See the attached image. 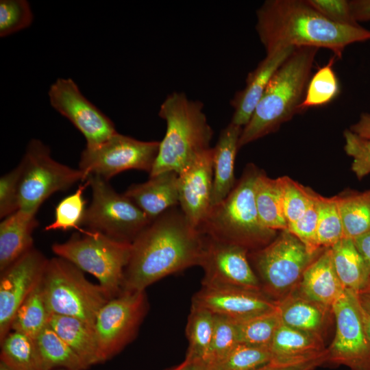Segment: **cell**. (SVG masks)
<instances>
[{
	"label": "cell",
	"mask_w": 370,
	"mask_h": 370,
	"mask_svg": "<svg viewBox=\"0 0 370 370\" xmlns=\"http://www.w3.org/2000/svg\"><path fill=\"white\" fill-rule=\"evenodd\" d=\"M320 14L329 21L343 25L358 26L354 18L349 1L346 0H307Z\"/></svg>",
	"instance_id": "obj_45"
},
{
	"label": "cell",
	"mask_w": 370,
	"mask_h": 370,
	"mask_svg": "<svg viewBox=\"0 0 370 370\" xmlns=\"http://www.w3.org/2000/svg\"><path fill=\"white\" fill-rule=\"evenodd\" d=\"M332 310L336 320V332L327 348V362L344 365L351 370H370V341L357 293L345 289Z\"/></svg>",
	"instance_id": "obj_13"
},
{
	"label": "cell",
	"mask_w": 370,
	"mask_h": 370,
	"mask_svg": "<svg viewBox=\"0 0 370 370\" xmlns=\"http://www.w3.org/2000/svg\"><path fill=\"white\" fill-rule=\"evenodd\" d=\"M319 254H310L286 230L248 256L264 284V291L280 299L297 287L304 271Z\"/></svg>",
	"instance_id": "obj_10"
},
{
	"label": "cell",
	"mask_w": 370,
	"mask_h": 370,
	"mask_svg": "<svg viewBox=\"0 0 370 370\" xmlns=\"http://www.w3.org/2000/svg\"><path fill=\"white\" fill-rule=\"evenodd\" d=\"M235 322L239 343L267 347H270L282 323L278 307L274 310Z\"/></svg>",
	"instance_id": "obj_35"
},
{
	"label": "cell",
	"mask_w": 370,
	"mask_h": 370,
	"mask_svg": "<svg viewBox=\"0 0 370 370\" xmlns=\"http://www.w3.org/2000/svg\"><path fill=\"white\" fill-rule=\"evenodd\" d=\"M256 29L266 53L285 47H313L341 58L347 46L370 39L360 25L334 23L307 0H267L256 11Z\"/></svg>",
	"instance_id": "obj_2"
},
{
	"label": "cell",
	"mask_w": 370,
	"mask_h": 370,
	"mask_svg": "<svg viewBox=\"0 0 370 370\" xmlns=\"http://www.w3.org/2000/svg\"><path fill=\"white\" fill-rule=\"evenodd\" d=\"M33 20L29 3L25 0L0 1V36L5 37L29 26Z\"/></svg>",
	"instance_id": "obj_41"
},
{
	"label": "cell",
	"mask_w": 370,
	"mask_h": 370,
	"mask_svg": "<svg viewBox=\"0 0 370 370\" xmlns=\"http://www.w3.org/2000/svg\"><path fill=\"white\" fill-rule=\"evenodd\" d=\"M88 186L89 183L86 180L85 184L78 186L75 193L59 202L56 207L54 221L45 227V231L81 229L86 210L83 193Z\"/></svg>",
	"instance_id": "obj_38"
},
{
	"label": "cell",
	"mask_w": 370,
	"mask_h": 370,
	"mask_svg": "<svg viewBox=\"0 0 370 370\" xmlns=\"http://www.w3.org/2000/svg\"><path fill=\"white\" fill-rule=\"evenodd\" d=\"M336 198L344 238L354 240L370 231V189L344 191Z\"/></svg>",
	"instance_id": "obj_29"
},
{
	"label": "cell",
	"mask_w": 370,
	"mask_h": 370,
	"mask_svg": "<svg viewBox=\"0 0 370 370\" xmlns=\"http://www.w3.org/2000/svg\"><path fill=\"white\" fill-rule=\"evenodd\" d=\"M358 299L365 329L370 341V305L360 299L359 297Z\"/></svg>",
	"instance_id": "obj_51"
},
{
	"label": "cell",
	"mask_w": 370,
	"mask_h": 370,
	"mask_svg": "<svg viewBox=\"0 0 370 370\" xmlns=\"http://www.w3.org/2000/svg\"><path fill=\"white\" fill-rule=\"evenodd\" d=\"M86 180L92 190V200L82 226L132 243L151 221L124 193H116L108 181L93 175Z\"/></svg>",
	"instance_id": "obj_9"
},
{
	"label": "cell",
	"mask_w": 370,
	"mask_h": 370,
	"mask_svg": "<svg viewBox=\"0 0 370 370\" xmlns=\"http://www.w3.org/2000/svg\"><path fill=\"white\" fill-rule=\"evenodd\" d=\"M243 127L230 123L223 128L212 147V206L222 201L236 184L234 164Z\"/></svg>",
	"instance_id": "obj_22"
},
{
	"label": "cell",
	"mask_w": 370,
	"mask_h": 370,
	"mask_svg": "<svg viewBox=\"0 0 370 370\" xmlns=\"http://www.w3.org/2000/svg\"><path fill=\"white\" fill-rule=\"evenodd\" d=\"M160 118L166 124L164 137L149 177L166 171L180 173L200 154L210 149L213 130L199 101L173 92L160 106Z\"/></svg>",
	"instance_id": "obj_4"
},
{
	"label": "cell",
	"mask_w": 370,
	"mask_h": 370,
	"mask_svg": "<svg viewBox=\"0 0 370 370\" xmlns=\"http://www.w3.org/2000/svg\"><path fill=\"white\" fill-rule=\"evenodd\" d=\"M344 238V230L336 196L319 195L317 242L320 248L332 247Z\"/></svg>",
	"instance_id": "obj_37"
},
{
	"label": "cell",
	"mask_w": 370,
	"mask_h": 370,
	"mask_svg": "<svg viewBox=\"0 0 370 370\" xmlns=\"http://www.w3.org/2000/svg\"><path fill=\"white\" fill-rule=\"evenodd\" d=\"M249 164L230 194L212 206L198 230L207 237L249 250H258L274 239L276 231L265 227L258 214L256 183L260 173Z\"/></svg>",
	"instance_id": "obj_5"
},
{
	"label": "cell",
	"mask_w": 370,
	"mask_h": 370,
	"mask_svg": "<svg viewBox=\"0 0 370 370\" xmlns=\"http://www.w3.org/2000/svg\"><path fill=\"white\" fill-rule=\"evenodd\" d=\"M152 221L179 206L178 173L166 171L143 183L129 186L124 193Z\"/></svg>",
	"instance_id": "obj_20"
},
{
	"label": "cell",
	"mask_w": 370,
	"mask_h": 370,
	"mask_svg": "<svg viewBox=\"0 0 370 370\" xmlns=\"http://www.w3.org/2000/svg\"><path fill=\"white\" fill-rule=\"evenodd\" d=\"M38 225L36 214L18 210L0 223V271H3L33 246L32 233Z\"/></svg>",
	"instance_id": "obj_24"
},
{
	"label": "cell",
	"mask_w": 370,
	"mask_h": 370,
	"mask_svg": "<svg viewBox=\"0 0 370 370\" xmlns=\"http://www.w3.org/2000/svg\"><path fill=\"white\" fill-rule=\"evenodd\" d=\"M148 307L145 291H122L101 308L94 328L102 362L134 339Z\"/></svg>",
	"instance_id": "obj_11"
},
{
	"label": "cell",
	"mask_w": 370,
	"mask_h": 370,
	"mask_svg": "<svg viewBox=\"0 0 370 370\" xmlns=\"http://www.w3.org/2000/svg\"><path fill=\"white\" fill-rule=\"evenodd\" d=\"M269 349L271 362L288 363L310 359L324 354L323 336L308 333L281 323Z\"/></svg>",
	"instance_id": "obj_25"
},
{
	"label": "cell",
	"mask_w": 370,
	"mask_h": 370,
	"mask_svg": "<svg viewBox=\"0 0 370 370\" xmlns=\"http://www.w3.org/2000/svg\"><path fill=\"white\" fill-rule=\"evenodd\" d=\"M51 249L57 256L94 275L110 299L122 292L132 243L81 228L66 242L54 243Z\"/></svg>",
	"instance_id": "obj_6"
},
{
	"label": "cell",
	"mask_w": 370,
	"mask_h": 370,
	"mask_svg": "<svg viewBox=\"0 0 370 370\" xmlns=\"http://www.w3.org/2000/svg\"><path fill=\"white\" fill-rule=\"evenodd\" d=\"M159 141H141L116 132L103 143L86 146L81 153L79 169L89 175L108 181L122 171L152 170L159 150Z\"/></svg>",
	"instance_id": "obj_12"
},
{
	"label": "cell",
	"mask_w": 370,
	"mask_h": 370,
	"mask_svg": "<svg viewBox=\"0 0 370 370\" xmlns=\"http://www.w3.org/2000/svg\"><path fill=\"white\" fill-rule=\"evenodd\" d=\"M48 325L71 347L88 368L102 363L93 326L75 317L54 314H51Z\"/></svg>",
	"instance_id": "obj_26"
},
{
	"label": "cell",
	"mask_w": 370,
	"mask_h": 370,
	"mask_svg": "<svg viewBox=\"0 0 370 370\" xmlns=\"http://www.w3.org/2000/svg\"><path fill=\"white\" fill-rule=\"evenodd\" d=\"M21 166L18 165L0 178V217L4 219L19 210L18 190Z\"/></svg>",
	"instance_id": "obj_44"
},
{
	"label": "cell",
	"mask_w": 370,
	"mask_h": 370,
	"mask_svg": "<svg viewBox=\"0 0 370 370\" xmlns=\"http://www.w3.org/2000/svg\"><path fill=\"white\" fill-rule=\"evenodd\" d=\"M352 16L356 22L370 20V0L349 1Z\"/></svg>",
	"instance_id": "obj_47"
},
{
	"label": "cell",
	"mask_w": 370,
	"mask_h": 370,
	"mask_svg": "<svg viewBox=\"0 0 370 370\" xmlns=\"http://www.w3.org/2000/svg\"><path fill=\"white\" fill-rule=\"evenodd\" d=\"M167 370H208V368L207 365L204 361L184 359V360L177 366Z\"/></svg>",
	"instance_id": "obj_50"
},
{
	"label": "cell",
	"mask_w": 370,
	"mask_h": 370,
	"mask_svg": "<svg viewBox=\"0 0 370 370\" xmlns=\"http://www.w3.org/2000/svg\"><path fill=\"white\" fill-rule=\"evenodd\" d=\"M51 370H67V369H62V368H57V369H51Z\"/></svg>",
	"instance_id": "obj_54"
},
{
	"label": "cell",
	"mask_w": 370,
	"mask_h": 370,
	"mask_svg": "<svg viewBox=\"0 0 370 370\" xmlns=\"http://www.w3.org/2000/svg\"><path fill=\"white\" fill-rule=\"evenodd\" d=\"M337 58L334 56L328 63L312 75L299 106L300 113L312 107L325 105L332 101L339 92V84L333 69Z\"/></svg>",
	"instance_id": "obj_34"
},
{
	"label": "cell",
	"mask_w": 370,
	"mask_h": 370,
	"mask_svg": "<svg viewBox=\"0 0 370 370\" xmlns=\"http://www.w3.org/2000/svg\"><path fill=\"white\" fill-rule=\"evenodd\" d=\"M271 361L269 347L238 343L208 370H258Z\"/></svg>",
	"instance_id": "obj_36"
},
{
	"label": "cell",
	"mask_w": 370,
	"mask_h": 370,
	"mask_svg": "<svg viewBox=\"0 0 370 370\" xmlns=\"http://www.w3.org/2000/svg\"><path fill=\"white\" fill-rule=\"evenodd\" d=\"M41 284L51 314L75 317L93 327L99 310L110 299L99 284L88 281L81 269L58 256L49 259Z\"/></svg>",
	"instance_id": "obj_7"
},
{
	"label": "cell",
	"mask_w": 370,
	"mask_h": 370,
	"mask_svg": "<svg viewBox=\"0 0 370 370\" xmlns=\"http://www.w3.org/2000/svg\"><path fill=\"white\" fill-rule=\"evenodd\" d=\"M215 315L211 345L205 362L210 365L224 357L238 343L235 321Z\"/></svg>",
	"instance_id": "obj_40"
},
{
	"label": "cell",
	"mask_w": 370,
	"mask_h": 370,
	"mask_svg": "<svg viewBox=\"0 0 370 370\" xmlns=\"http://www.w3.org/2000/svg\"><path fill=\"white\" fill-rule=\"evenodd\" d=\"M256 201L260 219L265 227L274 231L287 230L280 177L272 179L260 170L256 183Z\"/></svg>",
	"instance_id": "obj_28"
},
{
	"label": "cell",
	"mask_w": 370,
	"mask_h": 370,
	"mask_svg": "<svg viewBox=\"0 0 370 370\" xmlns=\"http://www.w3.org/2000/svg\"><path fill=\"white\" fill-rule=\"evenodd\" d=\"M319 195L315 193L310 204L303 215L288 225L287 230L297 237L312 254L319 253L321 248L317 242Z\"/></svg>",
	"instance_id": "obj_42"
},
{
	"label": "cell",
	"mask_w": 370,
	"mask_h": 370,
	"mask_svg": "<svg viewBox=\"0 0 370 370\" xmlns=\"http://www.w3.org/2000/svg\"><path fill=\"white\" fill-rule=\"evenodd\" d=\"M295 290L302 296L332 308L345 288L336 273L331 247L308 267Z\"/></svg>",
	"instance_id": "obj_21"
},
{
	"label": "cell",
	"mask_w": 370,
	"mask_h": 370,
	"mask_svg": "<svg viewBox=\"0 0 370 370\" xmlns=\"http://www.w3.org/2000/svg\"><path fill=\"white\" fill-rule=\"evenodd\" d=\"M334 267L345 289L362 291L370 278V267L357 249L354 240L344 238L331 247Z\"/></svg>",
	"instance_id": "obj_27"
},
{
	"label": "cell",
	"mask_w": 370,
	"mask_h": 370,
	"mask_svg": "<svg viewBox=\"0 0 370 370\" xmlns=\"http://www.w3.org/2000/svg\"><path fill=\"white\" fill-rule=\"evenodd\" d=\"M1 362L10 370H44L35 338L10 332L1 341Z\"/></svg>",
	"instance_id": "obj_31"
},
{
	"label": "cell",
	"mask_w": 370,
	"mask_h": 370,
	"mask_svg": "<svg viewBox=\"0 0 370 370\" xmlns=\"http://www.w3.org/2000/svg\"><path fill=\"white\" fill-rule=\"evenodd\" d=\"M44 370L62 368L86 370L88 367L71 347L49 325L35 338Z\"/></svg>",
	"instance_id": "obj_30"
},
{
	"label": "cell",
	"mask_w": 370,
	"mask_h": 370,
	"mask_svg": "<svg viewBox=\"0 0 370 370\" xmlns=\"http://www.w3.org/2000/svg\"><path fill=\"white\" fill-rule=\"evenodd\" d=\"M328 351L324 354L305 360L288 362H270L258 370H314L327 362Z\"/></svg>",
	"instance_id": "obj_46"
},
{
	"label": "cell",
	"mask_w": 370,
	"mask_h": 370,
	"mask_svg": "<svg viewBox=\"0 0 370 370\" xmlns=\"http://www.w3.org/2000/svg\"><path fill=\"white\" fill-rule=\"evenodd\" d=\"M0 370H10L3 363L0 362Z\"/></svg>",
	"instance_id": "obj_53"
},
{
	"label": "cell",
	"mask_w": 370,
	"mask_h": 370,
	"mask_svg": "<svg viewBox=\"0 0 370 370\" xmlns=\"http://www.w3.org/2000/svg\"><path fill=\"white\" fill-rule=\"evenodd\" d=\"M19 210L36 214L42 203L53 193L64 191L88 175L55 160L49 148L37 139L29 141L20 162Z\"/></svg>",
	"instance_id": "obj_8"
},
{
	"label": "cell",
	"mask_w": 370,
	"mask_h": 370,
	"mask_svg": "<svg viewBox=\"0 0 370 370\" xmlns=\"http://www.w3.org/2000/svg\"><path fill=\"white\" fill-rule=\"evenodd\" d=\"M192 305L216 315L241 321L275 310L278 302L261 291L202 286L193 296Z\"/></svg>",
	"instance_id": "obj_18"
},
{
	"label": "cell",
	"mask_w": 370,
	"mask_h": 370,
	"mask_svg": "<svg viewBox=\"0 0 370 370\" xmlns=\"http://www.w3.org/2000/svg\"><path fill=\"white\" fill-rule=\"evenodd\" d=\"M48 260L33 247L1 272L0 342L10 332L20 306L41 282Z\"/></svg>",
	"instance_id": "obj_16"
},
{
	"label": "cell",
	"mask_w": 370,
	"mask_h": 370,
	"mask_svg": "<svg viewBox=\"0 0 370 370\" xmlns=\"http://www.w3.org/2000/svg\"><path fill=\"white\" fill-rule=\"evenodd\" d=\"M349 130L360 136L370 139V114L362 113L358 121Z\"/></svg>",
	"instance_id": "obj_48"
},
{
	"label": "cell",
	"mask_w": 370,
	"mask_h": 370,
	"mask_svg": "<svg viewBox=\"0 0 370 370\" xmlns=\"http://www.w3.org/2000/svg\"><path fill=\"white\" fill-rule=\"evenodd\" d=\"M277 302L282 323L323 336L332 308L302 296L295 289Z\"/></svg>",
	"instance_id": "obj_23"
},
{
	"label": "cell",
	"mask_w": 370,
	"mask_h": 370,
	"mask_svg": "<svg viewBox=\"0 0 370 370\" xmlns=\"http://www.w3.org/2000/svg\"><path fill=\"white\" fill-rule=\"evenodd\" d=\"M354 244L370 267V231L354 239Z\"/></svg>",
	"instance_id": "obj_49"
},
{
	"label": "cell",
	"mask_w": 370,
	"mask_h": 370,
	"mask_svg": "<svg viewBox=\"0 0 370 370\" xmlns=\"http://www.w3.org/2000/svg\"><path fill=\"white\" fill-rule=\"evenodd\" d=\"M48 95L51 106L83 134L86 146L97 145L117 132L112 121L82 95L71 79H58Z\"/></svg>",
	"instance_id": "obj_15"
},
{
	"label": "cell",
	"mask_w": 370,
	"mask_h": 370,
	"mask_svg": "<svg viewBox=\"0 0 370 370\" xmlns=\"http://www.w3.org/2000/svg\"><path fill=\"white\" fill-rule=\"evenodd\" d=\"M344 149L353 158L352 170L358 180L370 174V139L345 130Z\"/></svg>",
	"instance_id": "obj_43"
},
{
	"label": "cell",
	"mask_w": 370,
	"mask_h": 370,
	"mask_svg": "<svg viewBox=\"0 0 370 370\" xmlns=\"http://www.w3.org/2000/svg\"><path fill=\"white\" fill-rule=\"evenodd\" d=\"M215 315L191 305L186 333L188 347L185 359L206 361L212 343Z\"/></svg>",
	"instance_id": "obj_33"
},
{
	"label": "cell",
	"mask_w": 370,
	"mask_h": 370,
	"mask_svg": "<svg viewBox=\"0 0 370 370\" xmlns=\"http://www.w3.org/2000/svg\"><path fill=\"white\" fill-rule=\"evenodd\" d=\"M280 181L284 213L288 225L303 215L315 193L287 176L280 177Z\"/></svg>",
	"instance_id": "obj_39"
},
{
	"label": "cell",
	"mask_w": 370,
	"mask_h": 370,
	"mask_svg": "<svg viewBox=\"0 0 370 370\" xmlns=\"http://www.w3.org/2000/svg\"><path fill=\"white\" fill-rule=\"evenodd\" d=\"M212 147L178 174L179 206L195 228L198 229L212 207Z\"/></svg>",
	"instance_id": "obj_17"
},
{
	"label": "cell",
	"mask_w": 370,
	"mask_h": 370,
	"mask_svg": "<svg viewBox=\"0 0 370 370\" xmlns=\"http://www.w3.org/2000/svg\"><path fill=\"white\" fill-rule=\"evenodd\" d=\"M206 240L188 223L179 206L166 210L132 243L122 291H145L169 275L200 266Z\"/></svg>",
	"instance_id": "obj_1"
},
{
	"label": "cell",
	"mask_w": 370,
	"mask_h": 370,
	"mask_svg": "<svg viewBox=\"0 0 370 370\" xmlns=\"http://www.w3.org/2000/svg\"><path fill=\"white\" fill-rule=\"evenodd\" d=\"M247 253L248 250L243 247L207 237L200 264L204 271L202 286L262 292Z\"/></svg>",
	"instance_id": "obj_14"
},
{
	"label": "cell",
	"mask_w": 370,
	"mask_h": 370,
	"mask_svg": "<svg viewBox=\"0 0 370 370\" xmlns=\"http://www.w3.org/2000/svg\"><path fill=\"white\" fill-rule=\"evenodd\" d=\"M51 314L45 300L40 282L17 310L12 322L11 330L36 338L48 325Z\"/></svg>",
	"instance_id": "obj_32"
},
{
	"label": "cell",
	"mask_w": 370,
	"mask_h": 370,
	"mask_svg": "<svg viewBox=\"0 0 370 370\" xmlns=\"http://www.w3.org/2000/svg\"><path fill=\"white\" fill-rule=\"evenodd\" d=\"M356 293L360 299L370 305V278L366 286Z\"/></svg>",
	"instance_id": "obj_52"
},
{
	"label": "cell",
	"mask_w": 370,
	"mask_h": 370,
	"mask_svg": "<svg viewBox=\"0 0 370 370\" xmlns=\"http://www.w3.org/2000/svg\"><path fill=\"white\" fill-rule=\"evenodd\" d=\"M294 49L285 47L267 53L256 68L248 74L245 88L238 91L231 101L234 109L232 123L241 127L248 123L270 79Z\"/></svg>",
	"instance_id": "obj_19"
},
{
	"label": "cell",
	"mask_w": 370,
	"mask_h": 370,
	"mask_svg": "<svg viewBox=\"0 0 370 370\" xmlns=\"http://www.w3.org/2000/svg\"><path fill=\"white\" fill-rule=\"evenodd\" d=\"M319 48L294 49L270 79L248 122L242 129L241 148L276 132L296 114L301 103Z\"/></svg>",
	"instance_id": "obj_3"
}]
</instances>
